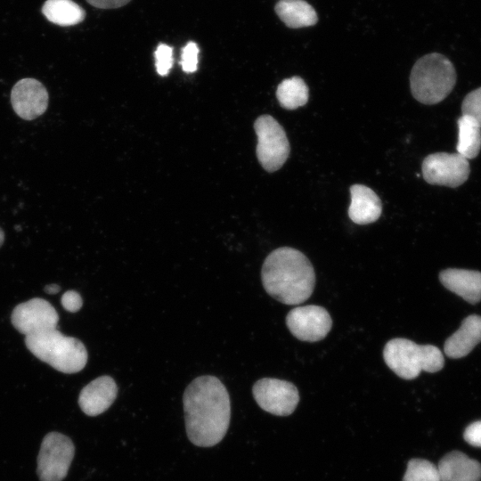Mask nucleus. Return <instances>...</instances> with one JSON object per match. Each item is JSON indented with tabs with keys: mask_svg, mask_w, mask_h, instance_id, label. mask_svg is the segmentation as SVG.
I'll list each match as a JSON object with an SVG mask.
<instances>
[{
	"mask_svg": "<svg viewBox=\"0 0 481 481\" xmlns=\"http://www.w3.org/2000/svg\"><path fill=\"white\" fill-rule=\"evenodd\" d=\"M183 401L189 440L200 447L221 442L229 428L231 404L220 379L209 375L196 378L185 388Z\"/></svg>",
	"mask_w": 481,
	"mask_h": 481,
	"instance_id": "1",
	"label": "nucleus"
},
{
	"mask_svg": "<svg viewBox=\"0 0 481 481\" xmlns=\"http://www.w3.org/2000/svg\"><path fill=\"white\" fill-rule=\"evenodd\" d=\"M261 278L264 289L285 305H298L314 291L315 274L309 259L299 250L281 247L265 259Z\"/></svg>",
	"mask_w": 481,
	"mask_h": 481,
	"instance_id": "2",
	"label": "nucleus"
},
{
	"mask_svg": "<svg viewBox=\"0 0 481 481\" xmlns=\"http://www.w3.org/2000/svg\"><path fill=\"white\" fill-rule=\"evenodd\" d=\"M456 80L452 61L439 53H431L414 63L410 76L411 92L423 104H436L450 94Z\"/></svg>",
	"mask_w": 481,
	"mask_h": 481,
	"instance_id": "3",
	"label": "nucleus"
},
{
	"mask_svg": "<svg viewBox=\"0 0 481 481\" xmlns=\"http://www.w3.org/2000/svg\"><path fill=\"white\" fill-rule=\"evenodd\" d=\"M25 345L37 358L61 372H78L87 363L84 344L57 329L25 336Z\"/></svg>",
	"mask_w": 481,
	"mask_h": 481,
	"instance_id": "4",
	"label": "nucleus"
},
{
	"mask_svg": "<svg viewBox=\"0 0 481 481\" xmlns=\"http://www.w3.org/2000/svg\"><path fill=\"white\" fill-rule=\"evenodd\" d=\"M383 358L389 369L404 379H413L421 371L436 372L444 364V355L437 346L418 345L403 338H393L385 345Z\"/></svg>",
	"mask_w": 481,
	"mask_h": 481,
	"instance_id": "5",
	"label": "nucleus"
},
{
	"mask_svg": "<svg viewBox=\"0 0 481 481\" xmlns=\"http://www.w3.org/2000/svg\"><path fill=\"white\" fill-rule=\"evenodd\" d=\"M254 128L257 136V157L267 172L280 169L286 162L290 146L283 127L270 115L258 117Z\"/></svg>",
	"mask_w": 481,
	"mask_h": 481,
	"instance_id": "6",
	"label": "nucleus"
},
{
	"mask_svg": "<svg viewBox=\"0 0 481 481\" xmlns=\"http://www.w3.org/2000/svg\"><path fill=\"white\" fill-rule=\"evenodd\" d=\"M75 446L67 436L50 432L43 439L37 456V473L40 481H61L69 471Z\"/></svg>",
	"mask_w": 481,
	"mask_h": 481,
	"instance_id": "7",
	"label": "nucleus"
},
{
	"mask_svg": "<svg viewBox=\"0 0 481 481\" xmlns=\"http://www.w3.org/2000/svg\"><path fill=\"white\" fill-rule=\"evenodd\" d=\"M421 172L429 184L456 188L469 178L470 166L469 159L458 152H436L423 159Z\"/></svg>",
	"mask_w": 481,
	"mask_h": 481,
	"instance_id": "8",
	"label": "nucleus"
},
{
	"mask_svg": "<svg viewBox=\"0 0 481 481\" xmlns=\"http://www.w3.org/2000/svg\"><path fill=\"white\" fill-rule=\"evenodd\" d=\"M257 404L265 412L277 416H288L296 409L299 395L292 383L278 379L264 378L252 388Z\"/></svg>",
	"mask_w": 481,
	"mask_h": 481,
	"instance_id": "9",
	"label": "nucleus"
},
{
	"mask_svg": "<svg viewBox=\"0 0 481 481\" xmlns=\"http://www.w3.org/2000/svg\"><path fill=\"white\" fill-rule=\"evenodd\" d=\"M286 324L298 339L316 342L327 336L331 329L332 320L324 307L309 305L291 309L286 316Z\"/></svg>",
	"mask_w": 481,
	"mask_h": 481,
	"instance_id": "10",
	"label": "nucleus"
},
{
	"mask_svg": "<svg viewBox=\"0 0 481 481\" xmlns=\"http://www.w3.org/2000/svg\"><path fill=\"white\" fill-rule=\"evenodd\" d=\"M11 321L20 333L29 336L57 329L59 315L47 300L35 298L17 305Z\"/></svg>",
	"mask_w": 481,
	"mask_h": 481,
	"instance_id": "11",
	"label": "nucleus"
},
{
	"mask_svg": "<svg viewBox=\"0 0 481 481\" xmlns=\"http://www.w3.org/2000/svg\"><path fill=\"white\" fill-rule=\"evenodd\" d=\"M49 96L45 87L37 79L23 78L12 89L11 102L15 113L25 120H32L47 109Z\"/></svg>",
	"mask_w": 481,
	"mask_h": 481,
	"instance_id": "12",
	"label": "nucleus"
},
{
	"mask_svg": "<svg viewBox=\"0 0 481 481\" xmlns=\"http://www.w3.org/2000/svg\"><path fill=\"white\" fill-rule=\"evenodd\" d=\"M118 395L115 380L107 375L96 378L82 388L78 404L84 413L97 416L113 404Z\"/></svg>",
	"mask_w": 481,
	"mask_h": 481,
	"instance_id": "13",
	"label": "nucleus"
},
{
	"mask_svg": "<svg viewBox=\"0 0 481 481\" xmlns=\"http://www.w3.org/2000/svg\"><path fill=\"white\" fill-rule=\"evenodd\" d=\"M479 342H481V316L471 314L466 317L461 327L445 340L444 352L449 358H462Z\"/></svg>",
	"mask_w": 481,
	"mask_h": 481,
	"instance_id": "14",
	"label": "nucleus"
},
{
	"mask_svg": "<svg viewBox=\"0 0 481 481\" xmlns=\"http://www.w3.org/2000/svg\"><path fill=\"white\" fill-rule=\"evenodd\" d=\"M441 283L470 304L481 300V272L449 268L439 274Z\"/></svg>",
	"mask_w": 481,
	"mask_h": 481,
	"instance_id": "15",
	"label": "nucleus"
},
{
	"mask_svg": "<svg viewBox=\"0 0 481 481\" xmlns=\"http://www.w3.org/2000/svg\"><path fill=\"white\" fill-rule=\"evenodd\" d=\"M350 194L348 216L355 224H368L379 219L382 204L373 190L363 184H353L350 187Z\"/></svg>",
	"mask_w": 481,
	"mask_h": 481,
	"instance_id": "16",
	"label": "nucleus"
},
{
	"mask_svg": "<svg viewBox=\"0 0 481 481\" xmlns=\"http://www.w3.org/2000/svg\"><path fill=\"white\" fill-rule=\"evenodd\" d=\"M441 481H480L481 464L465 453L452 451L437 466Z\"/></svg>",
	"mask_w": 481,
	"mask_h": 481,
	"instance_id": "17",
	"label": "nucleus"
},
{
	"mask_svg": "<svg viewBox=\"0 0 481 481\" xmlns=\"http://www.w3.org/2000/svg\"><path fill=\"white\" fill-rule=\"evenodd\" d=\"M274 9L278 17L291 29L313 26L318 21L315 10L304 0H280Z\"/></svg>",
	"mask_w": 481,
	"mask_h": 481,
	"instance_id": "18",
	"label": "nucleus"
},
{
	"mask_svg": "<svg viewBox=\"0 0 481 481\" xmlns=\"http://www.w3.org/2000/svg\"><path fill=\"white\" fill-rule=\"evenodd\" d=\"M42 12L49 21L60 26L78 24L86 17L84 9L71 0H47Z\"/></svg>",
	"mask_w": 481,
	"mask_h": 481,
	"instance_id": "19",
	"label": "nucleus"
},
{
	"mask_svg": "<svg viewBox=\"0 0 481 481\" xmlns=\"http://www.w3.org/2000/svg\"><path fill=\"white\" fill-rule=\"evenodd\" d=\"M457 152L467 159H475L481 149V126L472 118L461 115L457 120Z\"/></svg>",
	"mask_w": 481,
	"mask_h": 481,
	"instance_id": "20",
	"label": "nucleus"
},
{
	"mask_svg": "<svg viewBox=\"0 0 481 481\" xmlns=\"http://www.w3.org/2000/svg\"><path fill=\"white\" fill-rule=\"evenodd\" d=\"M276 96L282 108L295 110L307 102L308 87L301 77L295 76L279 84Z\"/></svg>",
	"mask_w": 481,
	"mask_h": 481,
	"instance_id": "21",
	"label": "nucleus"
},
{
	"mask_svg": "<svg viewBox=\"0 0 481 481\" xmlns=\"http://www.w3.org/2000/svg\"><path fill=\"white\" fill-rule=\"evenodd\" d=\"M403 481H441L439 471L432 462L423 459H412Z\"/></svg>",
	"mask_w": 481,
	"mask_h": 481,
	"instance_id": "22",
	"label": "nucleus"
},
{
	"mask_svg": "<svg viewBox=\"0 0 481 481\" xmlns=\"http://www.w3.org/2000/svg\"><path fill=\"white\" fill-rule=\"evenodd\" d=\"M462 115L475 120L481 126V86L469 92L461 103Z\"/></svg>",
	"mask_w": 481,
	"mask_h": 481,
	"instance_id": "23",
	"label": "nucleus"
},
{
	"mask_svg": "<svg viewBox=\"0 0 481 481\" xmlns=\"http://www.w3.org/2000/svg\"><path fill=\"white\" fill-rule=\"evenodd\" d=\"M156 69L160 76H166L173 65V49L166 44H159L155 52Z\"/></svg>",
	"mask_w": 481,
	"mask_h": 481,
	"instance_id": "24",
	"label": "nucleus"
},
{
	"mask_svg": "<svg viewBox=\"0 0 481 481\" xmlns=\"http://www.w3.org/2000/svg\"><path fill=\"white\" fill-rule=\"evenodd\" d=\"M199 48L196 43L189 42L182 50L181 64L185 72L192 73L197 69Z\"/></svg>",
	"mask_w": 481,
	"mask_h": 481,
	"instance_id": "25",
	"label": "nucleus"
},
{
	"mask_svg": "<svg viewBox=\"0 0 481 481\" xmlns=\"http://www.w3.org/2000/svg\"><path fill=\"white\" fill-rule=\"evenodd\" d=\"M61 305L68 312H77L83 305V299L79 293L75 290L66 291L61 299Z\"/></svg>",
	"mask_w": 481,
	"mask_h": 481,
	"instance_id": "26",
	"label": "nucleus"
},
{
	"mask_svg": "<svg viewBox=\"0 0 481 481\" xmlns=\"http://www.w3.org/2000/svg\"><path fill=\"white\" fill-rule=\"evenodd\" d=\"M463 437L469 444L481 447V420L470 423L466 428Z\"/></svg>",
	"mask_w": 481,
	"mask_h": 481,
	"instance_id": "27",
	"label": "nucleus"
},
{
	"mask_svg": "<svg viewBox=\"0 0 481 481\" xmlns=\"http://www.w3.org/2000/svg\"><path fill=\"white\" fill-rule=\"evenodd\" d=\"M91 5L101 9L118 8L131 0H86Z\"/></svg>",
	"mask_w": 481,
	"mask_h": 481,
	"instance_id": "28",
	"label": "nucleus"
},
{
	"mask_svg": "<svg viewBox=\"0 0 481 481\" xmlns=\"http://www.w3.org/2000/svg\"><path fill=\"white\" fill-rule=\"evenodd\" d=\"M44 290L47 294H56L61 290V287L55 283L48 284L44 288Z\"/></svg>",
	"mask_w": 481,
	"mask_h": 481,
	"instance_id": "29",
	"label": "nucleus"
},
{
	"mask_svg": "<svg viewBox=\"0 0 481 481\" xmlns=\"http://www.w3.org/2000/svg\"><path fill=\"white\" fill-rule=\"evenodd\" d=\"M4 232L3 229L0 227V247L4 243Z\"/></svg>",
	"mask_w": 481,
	"mask_h": 481,
	"instance_id": "30",
	"label": "nucleus"
}]
</instances>
